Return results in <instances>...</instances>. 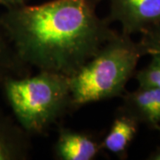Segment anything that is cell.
Wrapping results in <instances>:
<instances>
[{
	"instance_id": "10",
	"label": "cell",
	"mask_w": 160,
	"mask_h": 160,
	"mask_svg": "<svg viewBox=\"0 0 160 160\" xmlns=\"http://www.w3.org/2000/svg\"><path fill=\"white\" fill-rule=\"evenodd\" d=\"M149 56L151 58L148 65L136 70L133 78L138 86L160 89V53H154Z\"/></svg>"
},
{
	"instance_id": "3",
	"label": "cell",
	"mask_w": 160,
	"mask_h": 160,
	"mask_svg": "<svg viewBox=\"0 0 160 160\" xmlns=\"http://www.w3.org/2000/svg\"><path fill=\"white\" fill-rule=\"evenodd\" d=\"M7 102L29 136L45 133L70 108L69 77L49 71L6 76L1 81Z\"/></svg>"
},
{
	"instance_id": "5",
	"label": "cell",
	"mask_w": 160,
	"mask_h": 160,
	"mask_svg": "<svg viewBox=\"0 0 160 160\" xmlns=\"http://www.w3.org/2000/svg\"><path fill=\"white\" fill-rule=\"evenodd\" d=\"M118 109L130 115L152 131L160 132V89L138 86L132 92H125Z\"/></svg>"
},
{
	"instance_id": "8",
	"label": "cell",
	"mask_w": 160,
	"mask_h": 160,
	"mask_svg": "<svg viewBox=\"0 0 160 160\" xmlns=\"http://www.w3.org/2000/svg\"><path fill=\"white\" fill-rule=\"evenodd\" d=\"M30 151V136L0 111V160H23Z\"/></svg>"
},
{
	"instance_id": "11",
	"label": "cell",
	"mask_w": 160,
	"mask_h": 160,
	"mask_svg": "<svg viewBox=\"0 0 160 160\" xmlns=\"http://www.w3.org/2000/svg\"><path fill=\"white\" fill-rule=\"evenodd\" d=\"M137 44L142 57L160 53V22L142 32Z\"/></svg>"
},
{
	"instance_id": "1",
	"label": "cell",
	"mask_w": 160,
	"mask_h": 160,
	"mask_svg": "<svg viewBox=\"0 0 160 160\" xmlns=\"http://www.w3.org/2000/svg\"><path fill=\"white\" fill-rule=\"evenodd\" d=\"M102 0H52L6 9L0 27L27 67L70 77L118 32L97 6Z\"/></svg>"
},
{
	"instance_id": "9",
	"label": "cell",
	"mask_w": 160,
	"mask_h": 160,
	"mask_svg": "<svg viewBox=\"0 0 160 160\" xmlns=\"http://www.w3.org/2000/svg\"><path fill=\"white\" fill-rule=\"evenodd\" d=\"M0 70L6 76L22 77L29 75V67L19 61L9 41L0 27Z\"/></svg>"
},
{
	"instance_id": "14",
	"label": "cell",
	"mask_w": 160,
	"mask_h": 160,
	"mask_svg": "<svg viewBox=\"0 0 160 160\" xmlns=\"http://www.w3.org/2000/svg\"><path fill=\"white\" fill-rule=\"evenodd\" d=\"M6 75L5 74V73H4V72L2 71V70H0V82L2 81V79L4 78V77H6Z\"/></svg>"
},
{
	"instance_id": "2",
	"label": "cell",
	"mask_w": 160,
	"mask_h": 160,
	"mask_svg": "<svg viewBox=\"0 0 160 160\" xmlns=\"http://www.w3.org/2000/svg\"><path fill=\"white\" fill-rule=\"evenodd\" d=\"M142 57L132 36L118 32L69 77L71 112L86 104L121 97Z\"/></svg>"
},
{
	"instance_id": "4",
	"label": "cell",
	"mask_w": 160,
	"mask_h": 160,
	"mask_svg": "<svg viewBox=\"0 0 160 160\" xmlns=\"http://www.w3.org/2000/svg\"><path fill=\"white\" fill-rule=\"evenodd\" d=\"M110 24L118 22L121 33L142 34L160 22V0H107Z\"/></svg>"
},
{
	"instance_id": "13",
	"label": "cell",
	"mask_w": 160,
	"mask_h": 160,
	"mask_svg": "<svg viewBox=\"0 0 160 160\" xmlns=\"http://www.w3.org/2000/svg\"><path fill=\"white\" fill-rule=\"evenodd\" d=\"M149 160H160V146L156 147L147 157Z\"/></svg>"
},
{
	"instance_id": "7",
	"label": "cell",
	"mask_w": 160,
	"mask_h": 160,
	"mask_svg": "<svg viewBox=\"0 0 160 160\" xmlns=\"http://www.w3.org/2000/svg\"><path fill=\"white\" fill-rule=\"evenodd\" d=\"M139 127L137 120L118 109L108 133L101 141L102 150L108 151L119 159H126Z\"/></svg>"
},
{
	"instance_id": "6",
	"label": "cell",
	"mask_w": 160,
	"mask_h": 160,
	"mask_svg": "<svg viewBox=\"0 0 160 160\" xmlns=\"http://www.w3.org/2000/svg\"><path fill=\"white\" fill-rule=\"evenodd\" d=\"M102 150L101 141L91 133L61 127L54 153L60 160H92Z\"/></svg>"
},
{
	"instance_id": "12",
	"label": "cell",
	"mask_w": 160,
	"mask_h": 160,
	"mask_svg": "<svg viewBox=\"0 0 160 160\" xmlns=\"http://www.w3.org/2000/svg\"><path fill=\"white\" fill-rule=\"evenodd\" d=\"M27 0H0V6H3L6 9H11L26 5Z\"/></svg>"
}]
</instances>
